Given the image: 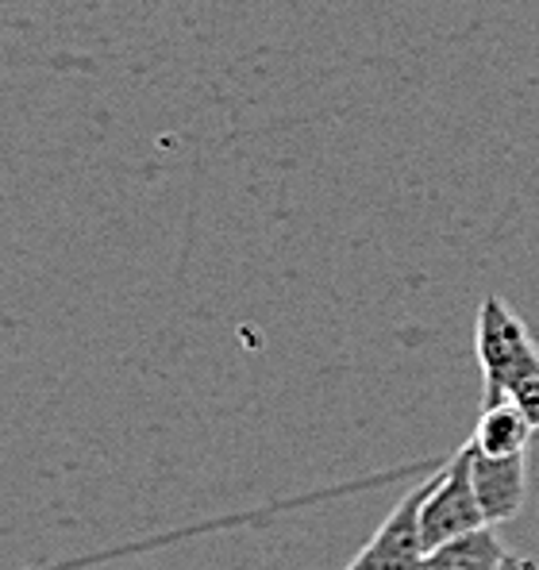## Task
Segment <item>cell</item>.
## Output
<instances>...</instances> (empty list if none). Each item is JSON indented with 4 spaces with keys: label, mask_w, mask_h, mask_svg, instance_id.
Wrapping results in <instances>:
<instances>
[{
    "label": "cell",
    "mask_w": 539,
    "mask_h": 570,
    "mask_svg": "<svg viewBox=\"0 0 539 570\" xmlns=\"http://www.w3.org/2000/svg\"><path fill=\"white\" fill-rule=\"evenodd\" d=\"M474 347H478V363H482V379H486V393H482L486 405L509 397L512 385L539 363V347H536L532 332H528V324L520 321L509 308V301H501L497 293H490V297L482 301V308H478Z\"/></svg>",
    "instance_id": "obj_1"
},
{
    "label": "cell",
    "mask_w": 539,
    "mask_h": 570,
    "mask_svg": "<svg viewBox=\"0 0 539 570\" xmlns=\"http://www.w3.org/2000/svg\"><path fill=\"white\" fill-rule=\"evenodd\" d=\"M486 524V513L478 505L474 482H470V440L454 451L443 474H432V490H428L424 505H420V532H424V548H440V543L467 535Z\"/></svg>",
    "instance_id": "obj_2"
},
{
    "label": "cell",
    "mask_w": 539,
    "mask_h": 570,
    "mask_svg": "<svg viewBox=\"0 0 539 570\" xmlns=\"http://www.w3.org/2000/svg\"><path fill=\"white\" fill-rule=\"evenodd\" d=\"M428 490H432V478L420 482L412 493H404L393 505V513L370 535L366 548L343 570H420L428 556L424 532H420V505H424Z\"/></svg>",
    "instance_id": "obj_3"
},
{
    "label": "cell",
    "mask_w": 539,
    "mask_h": 570,
    "mask_svg": "<svg viewBox=\"0 0 539 570\" xmlns=\"http://www.w3.org/2000/svg\"><path fill=\"white\" fill-rule=\"evenodd\" d=\"M504 570H520V559H509V563H504Z\"/></svg>",
    "instance_id": "obj_9"
},
{
    "label": "cell",
    "mask_w": 539,
    "mask_h": 570,
    "mask_svg": "<svg viewBox=\"0 0 539 570\" xmlns=\"http://www.w3.org/2000/svg\"><path fill=\"white\" fill-rule=\"evenodd\" d=\"M532 432H536L532 421L504 397V401H493V405L482 409L470 443H474L478 451H486V455H525Z\"/></svg>",
    "instance_id": "obj_6"
},
{
    "label": "cell",
    "mask_w": 539,
    "mask_h": 570,
    "mask_svg": "<svg viewBox=\"0 0 539 570\" xmlns=\"http://www.w3.org/2000/svg\"><path fill=\"white\" fill-rule=\"evenodd\" d=\"M509 559L512 556L504 551L493 524H482V528H474V532L440 543V548H428L420 570H504Z\"/></svg>",
    "instance_id": "obj_5"
},
{
    "label": "cell",
    "mask_w": 539,
    "mask_h": 570,
    "mask_svg": "<svg viewBox=\"0 0 539 570\" xmlns=\"http://www.w3.org/2000/svg\"><path fill=\"white\" fill-rule=\"evenodd\" d=\"M509 401L520 409V413L528 416V421H532V428L539 432V363H536L532 371H528L517 385H512V390H509Z\"/></svg>",
    "instance_id": "obj_7"
},
{
    "label": "cell",
    "mask_w": 539,
    "mask_h": 570,
    "mask_svg": "<svg viewBox=\"0 0 539 570\" xmlns=\"http://www.w3.org/2000/svg\"><path fill=\"white\" fill-rule=\"evenodd\" d=\"M470 482H474L486 524H504L525 509L528 498L525 455H486V451H478L470 443Z\"/></svg>",
    "instance_id": "obj_4"
},
{
    "label": "cell",
    "mask_w": 539,
    "mask_h": 570,
    "mask_svg": "<svg viewBox=\"0 0 539 570\" xmlns=\"http://www.w3.org/2000/svg\"><path fill=\"white\" fill-rule=\"evenodd\" d=\"M520 570H539V567L532 563V559H520Z\"/></svg>",
    "instance_id": "obj_8"
}]
</instances>
